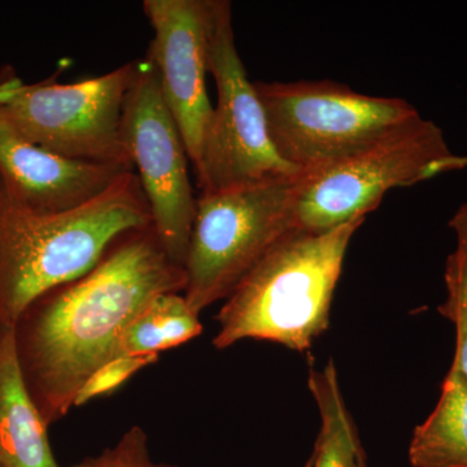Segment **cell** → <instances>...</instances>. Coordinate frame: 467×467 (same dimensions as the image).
Masks as SVG:
<instances>
[{"instance_id":"6da1fadb","label":"cell","mask_w":467,"mask_h":467,"mask_svg":"<svg viewBox=\"0 0 467 467\" xmlns=\"http://www.w3.org/2000/svg\"><path fill=\"white\" fill-rule=\"evenodd\" d=\"M186 275L153 227L119 236L90 272L46 292L15 324L30 396L48 426L75 407L92 374L119 358L126 328L156 296L183 292Z\"/></svg>"},{"instance_id":"7a4b0ae2","label":"cell","mask_w":467,"mask_h":467,"mask_svg":"<svg viewBox=\"0 0 467 467\" xmlns=\"http://www.w3.org/2000/svg\"><path fill=\"white\" fill-rule=\"evenodd\" d=\"M150 226L149 202L134 171L60 213L24 207L0 184V327H15L46 292L94 269L119 236Z\"/></svg>"},{"instance_id":"3957f363","label":"cell","mask_w":467,"mask_h":467,"mask_svg":"<svg viewBox=\"0 0 467 467\" xmlns=\"http://www.w3.org/2000/svg\"><path fill=\"white\" fill-rule=\"evenodd\" d=\"M365 218L322 233L294 230L234 288L217 315L213 346L266 340L306 352L327 330L344 259Z\"/></svg>"},{"instance_id":"277c9868","label":"cell","mask_w":467,"mask_h":467,"mask_svg":"<svg viewBox=\"0 0 467 467\" xmlns=\"http://www.w3.org/2000/svg\"><path fill=\"white\" fill-rule=\"evenodd\" d=\"M300 174L201 193L184 261L183 296L193 312L226 300L234 288L296 230Z\"/></svg>"},{"instance_id":"5b68a950","label":"cell","mask_w":467,"mask_h":467,"mask_svg":"<svg viewBox=\"0 0 467 467\" xmlns=\"http://www.w3.org/2000/svg\"><path fill=\"white\" fill-rule=\"evenodd\" d=\"M466 167L467 156L451 153L441 129L418 116L321 171L300 174L295 226L333 230L367 217L395 187Z\"/></svg>"},{"instance_id":"8992f818","label":"cell","mask_w":467,"mask_h":467,"mask_svg":"<svg viewBox=\"0 0 467 467\" xmlns=\"http://www.w3.org/2000/svg\"><path fill=\"white\" fill-rule=\"evenodd\" d=\"M270 140L285 164L312 174L420 116L401 98L371 97L339 82L254 81Z\"/></svg>"},{"instance_id":"52a82bcc","label":"cell","mask_w":467,"mask_h":467,"mask_svg":"<svg viewBox=\"0 0 467 467\" xmlns=\"http://www.w3.org/2000/svg\"><path fill=\"white\" fill-rule=\"evenodd\" d=\"M207 69L216 84L217 107L195 169L202 193L299 175L270 140L263 104L236 48L227 0H208Z\"/></svg>"},{"instance_id":"ba28073f","label":"cell","mask_w":467,"mask_h":467,"mask_svg":"<svg viewBox=\"0 0 467 467\" xmlns=\"http://www.w3.org/2000/svg\"><path fill=\"white\" fill-rule=\"evenodd\" d=\"M133 72L128 63L75 84H23L0 113L21 137L58 156L134 171L121 130Z\"/></svg>"},{"instance_id":"9c48e42d","label":"cell","mask_w":467,"mask_h":467,"mask_svg":"<svg viewBox=\"0 0 467 467\" xmlns=\"http://www.w3.org/2000/svg\"><path fill=\"white\" fill-rule=\"evenodd\" d=\"M122 140L150 209L153 232L173 263L184 266L198 199L189 155L149 55L135 61L122 110Z\"/></svg>"},{"instance_id":"30bf717a","label":"cell","mask_w":467,"mask_h":467,"mask_svg":"<svg viewBox=\"0 0 467 467\" xmlns=\"http://www.w3.org/2000/svg\"><path fill=\"white\" fill-rule=\"evenodd\" d=\"M143 11L153 30L149 57L195 171L213 113L205 85L208 0H144Z\"/></svg>"},{"instance_id":"8fae6325","label":"cell","mask_w":467,"mask_h":467,"mask_svg":"<svg viewBox=\"0 0 467 467\" xmlns=\"http://www.w3.org/2000/svg\"><path fill=\"white\" fill-rule=\"evenodd\" d=\"M126 171H134L63 158L30 143L0 113V184L24 207L41 213L81 207Z\"/></svg>"},{"instance_id":"7c38bea8","label":"cell","mask_w":467,"mask_h":467,"mask_svg":"<svg viewBox=\"0 0 467 467\" xmlns=\"http://www.w3.org/2000/svg\"><path fill=\"white\" fill-rule=\"evenodd\" d=\"M48 427L21 373L14 327H0V465L58 467Z\"/></svg>"},{"instance_id":"4fadbf2b","label":"cell","mask_w":467,"mask_h":467,"mask_svg":"<svg viewBox=\"0 0 467 467\" xmlns=\"http://www.w3.org/2000/svg\"><path fill=\"white\" fill-rule=\"evenodd\" d=\"M411 467H467V378L451 364L441 398L409 444Z\"/></svg>"},{"instance_id":"5bb4252c","label":"cell","mask_w":467,"mask_h":467,"mask_svg":"<svg viewBox=\"0 0 467 467\" xmlns=\"http://www.w3.org/2000/svg\"><path fill=\"white\" fill-rule=\"evenodd\" d=\"M308 386L319 414V434L310 467H362L367 462L355 420L350 416L333 359L310 368Z\"/></svg>"},{"instance_id":"9a60e30c","label":"cell","mask_w":467,"mask_h":467,"mask_svg":"<svg viewBox=\"0 0 467 467\" xmlns=\"http://www.w3.org/2000/svg\"><path fill=\"white\" fill-rule=\"evenodd\" d=\"M199 315L178 292L161 294L126 328L119 342L121 356L158 355L199 337Z\"/></svg>"},{"instance_id":"2e32d148","label":"cell","mask_w":467,"mask_h":467,"mask_svg":"<svg viewBox=\"0 0 467 467\" xmlns=\"http://www.w3.org/2000/svg\"><path fill=\"white\" fill-rule=\"evenodd\" d=\"M448 225L456 235V248L445 264L447 297L438 306V312L456 328V352L451 364L457 365L467 378V202L457 209Z\"/></svg>"},{"instance_id":"e0dca14e","label":"cell","mask_w":467,"mask_h":467,"mask_svg":"<svg viewBox=\"0 0 467 467\" xmlns=\"http://www.w3.org/2000/svg\"><path fill=\"white\" fill-rule=\"evenodd\" d=\"M158 355L121 356L107 362L92 374L77 395L75 407H82L98 396L109 395L138 371L158 361Z\"/></svg>"},{"instance_id":"ac0fdd59","label":"cell","mask_w":467,"mask_h":467,"mask_svg":"<svg viewBox=\"0 0 467 467\" xmlns=\"http://www.w3.org/2000/svg\"><path fill=\"white\" fill-rule=\"evenodd\" d=\"M75 467H178L173 463L153 462L149 450V436L140 426H133L116 445L99 456L86 459Z\"/></svg>"},{"instance_id":"d6986e66","label":"cell","mask_w":467,"mask_h":467,"mask_svg":"<svg viewBox=\"0 0 467 467\" xmlns=\"http://www.w3.org/2000/svg\"><path fill=\"white\" fill-rule=\"evenodd\" d=\"M21 85H23V81L16 76H5V79L0 81V104L11 99Z\"/></svg>"},{"instance_id":"ffe728a7","label":"cell","mask_w":467,"mask_h":467,"mask_svg":"<svg viewBox=\"0 0 467 467\" xmlns=\"http://www.w3.org/2000/svg\"><path fill=\"white\" fill-rule=\"evenodd\" d=\"M304 467H310V462H309V460H308V462L306 463V466Z\"/></svg>"},{"instance_id":"44dd1931","label":"cell","mask_w":467,"mask_h":467,"mask_svg":"<svg viewBox=\"0 0 467 467\" xmlns=\"http://www.w3.org/2000/svg\"><path fill=\"white\" fill-rule=\"evenodd\" d=\"M362 467H368V466H367V462H365V463H364V466H362Z\"/></svg>"},{"instance_id":"7402d4cb","label":"cell","mask_w":467,"mask_h":467,"mask_svg":"<svg viewBox=\"0 0 467 467\" xmlns=\"http://www.w3.org/2000/svg\"><path fill=\"white\" fill-rule=\"evenodd\" d=\"M0 467H3L2 465H0Z\"/></svg>"}]
</instances>
